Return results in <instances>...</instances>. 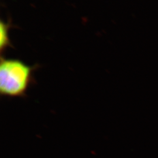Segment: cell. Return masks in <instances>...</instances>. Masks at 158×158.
Returning <instances> with one entry per match:
<instances>
[{"instance_id":"cell-1","label":"cell","mask_w":158,"mask_h":158,"mask_svg":"<svg viewBox=\"0 0 158 158\" xmlns=\"http://www.w3.org/2000/svg\"><path fill=\"white\" fill-rule=\"evenodd\" d=\"M35 69L36 66H29L18 59L1 57V96L10 98L24 97L29 86L34 83L33 73Z\"/></svg>"},{"instance_id":"cell-2","label":"cell","mask_w":158,"mask_h":158,"mask_svg":"<svg viewBox=\"0 0 158 158\" xmlns=\"http://www.w3.org/2000/svg\"><path fill=\"white\" fill-rule=\"evenodd\" d=\"M0 29H1L0 48L2 53L11 45L10 39H9V36H8L10 24L4 23L2 21H1Z\"/></svg>"}]
</instances>
